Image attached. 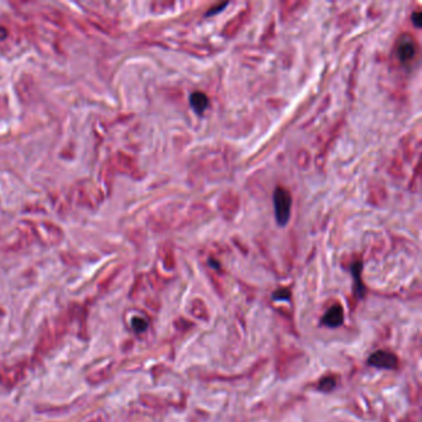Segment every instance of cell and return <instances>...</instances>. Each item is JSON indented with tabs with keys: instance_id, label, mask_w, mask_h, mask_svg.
Listing matches in <instances>:
<instances>
[{
	"instance_id": "5b68a950",
	"label": "cell",
	"mask_w": 422,
	"mask_h": 422,
	"mask_svg": "<svg viewBox=\"0 0 422 422\" xmlns=\"http://www.w3.org/2000/svg\"><path fill=\"white\" fill-rule=\"evenodd\" d=\"M25 365L24 364H15L13 366H5L0 369V382L5 387H15L17 382L25 375Z\"/></svg>"
},
{
	"instance_id": "2e32d148",
	"label": "cell",
	"mask_w": 422,
	"mask_h": 422,
	"mask_svg": "<svg viewBox=\"0 0 422 422\" xmlns=\"http://www.w3.org/2000/svg\"><path fill=\"white\" fill-rule=\"evenodd\" d=\"M0 317H2V309H0Z\"/></svg>"
},
{
	"instance_id": "52a82bcc",
	"label": "cell",
	"mask_w": 422,
	"mask_h": 422,
	"mask_svg": "<svg viewBox=\"0 0 422 422\" xmlns=\"http://www.w3.org/2000/svg\"><path fill=\"white\" fill-rule=\"evenodd\" d=\"M343 320H344V315H343V309L339 305L332 306L327 314L323 316L322 318V322H323L324 326H328L335 328V327H339L343 323Z\"/></svg>"
},
{
	"instance_id": "ba28073f",
	"label": "cell",
	"mask_w": 422,
	"mask_h": 422,
	"mask_svg": "<svg viewBox=\"0 0 422 422\" xmlns=\"http://www.w3.org/2000/svg\"><path fill=\"white\" fill-rule=\"evenodd\" d=\"M190 104L194 111V113H197L198 115H202L206 112V109L208 108L209 99L205 93L193 92L190 96Z\"/></svg>"
},
{
	"instance_id": "8fae6325",
	"label": "cell",
	"mask_w": 422,
	"mask_h": 422,
	"mask_svg": "<svg viewBox=\"0 0 422 422\" xmlns=\"http://www.w3.org/2000/svg\"><path fill=\"white\" fill-rule=\"evenodd\" d=\"M132 326L136 332H142V331H145L148 328V321L141 317H135V318H133Z\"/></svg>"
},
{
	"instance_id": "6da1fadb",
	"label": "cell",
	"mask_w": 422,
	"mask_h": 422,
	"mask_svg": "<svg viewBox=\"0 0 422 422\" xmlns=\"http://www.w3.org/2000/svg\"><path fill=\"white\" fill-rule=\"evenodd\" d=\"M34 241L45 245H56L62 241L63 232L60 227L48 222H27Z\"/></svg>"
},
{
	"instance_id": "4fadbf2b",
	"label": "cell",
	"mask_w": 422,
	"mask_h": 422,
	"mask_svg": "<svg viewBox=\"0 0 422 422\" xmlns=\"http://www.w3.org/2000/svg\"><path fill=\"white\" fill-rule=\"evenodd\" d=\"M411 19H412V23H414V25L416 27H421V25H422V14L420 13V11H416V13L412 14Z\"/></svg>"
},
{
	"instance_id": "277c9868",
	"label": "cell",
	"mask_w": 422,
	"mask_h": 422,
	"mask_svg": "<svg viewBox=\"0 0 422 422\" xmlns=\"http://www.w3.org/2000/svg\"><path fill=\"white\" fill-rule=\"evenodd\" d=\"M416 52H417V46L416 42L411 36L403 35L400 38L399 42H397L396 47V54L399 57L400 62L409 63L415 59Z\"/></svg>"
},
{
	"instance_id": "5bb4252c",
	"label": "cell",
	"mask_w": 422,
	"mask_h": 422,
	"mask_svg": "<svg viewBox=\"0 0 422 422\" xmlns=\"http://www.w3.org/2000/svg\"><path fill=\"white\" fill-rule=\"evenodd\" d=\"M227 5H228V3H222V4L218 5L217 8H211V9H209V11H208V13H207V16H211V15L218 14V13H219V11L222 10V9H224V8H226Z\"/></svg>"
},
{
	"instance_id": "7c38bea8",
	"label": "cell",
	"mask_w": 422,
	"mask_h": 422,
	"mask_svg": "<svg viewBox=\"0 0 422 422\" xmlns=\"http://www.w3.org/2000/svg\"><path fill=\"white\" fill-rule=\"evenodd\" d=\"M272 299L274 300H288L290 299V291L287 288H281V290H278L276 292L272 295Z\"/></svg>"
},
{
	"instance_id": "30bf717a",
	"label": "cell",
	"mask_w": 422,
	"mask_h": 422,
	"mask_svg": "<svg viewBox=\"0 0 422 422\" xmlns=\"http://www.w3.org/2000/svg\"><path fill=\"white\" fill-rule=\"evenodd\" d=\"M336 378H333V376H327V378H323L320 382V390H323L326 391V393H328V391L332 390V389L336 388Z\"/></svg>"
},
{
	"instance_id": "9c48e42d",
	"label": "cell",
	"mask_w": 422,
	"mask_h": 422,
	"mask_svg": "<svg viewBox=\"0 0 422 422\" xmlns=\"http://www.w3.org/2000/svg\"><path fill=\"white\" fill-rule=\"evenodd\" d=\"M362 263L358 262L355 263L354 265H352V272H353V275L355 276V280H357V290H358V293H360V295H363L364 293V286L362 285V282H360V271H362Z\"/></svg>"
},
{
	"instance_id": "7a4b0ae2",
	"label": "cell",
	"mask_w": 422,
	"mask_h": 422,
	"mask_svg": "<svg viewBox=\"0 0 422 422\" xmlns=\"http://www.w3.org/2000/svg\"><path fill=\"white\" fill-rule=\"evenodd\" d=\"M24 35L17 24L0 20V51H14L23 45Z\"/></svg>"
},
{
	"instance_id": "8992f818",
	"label": "cell",
	"mask_w": 422,
	"mask_h": 422,
	"mask_svg": "<svg viewBox=\"0 0 422 422\" xmlns=\"http://www.w3.org/2000/svg\"><path fill=\"white\" fill-rule=\"evenodd\" d=\"M370 365L382 369H395L397 366V358L395 354L387 351H378L369 357Z\"/></svg>"
},
{
	"instance_id": "3957f363",
	"label": "cell",
	"mask_w": 422,
	"mask_h": 422,
	"mask_svg": "<svg viewBox=\"0 0 422 422\" xmlns=\"http://www.w3.org/2000/svg\"><path fill=\"white\" fill-rule=\"evenodd\" d=\"M291 205H292V198H291V194L286 188H276L274 192V207L276 222H278L279 226H286L288 221H290Z\"/></svg>"
},
{
	"instance_id": "9a60e30c",
	"label": "cell",
	"mask_w": 422,
	"mask_h": 422,
	"mask_svg": "<svg viewBox=\"0 0 422 422\" xmlns=\"http://www.w3.org/2000/svg\"><path fill=\"white\" fill-rule=\"evenodd\" d=\"M209 264H211V265H212V266H213V268H214V266H215V269H219V264H218L217 262H215V260H214V262H213V260H212V259H211V260H209Z\"/></svg>"
}]
</instances>
